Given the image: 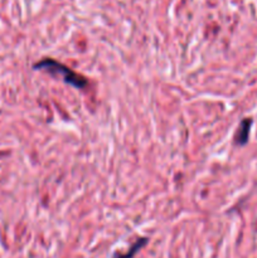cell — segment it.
Wrapping results in <instances>:
<instances>
[{
	"mask_svg": "<svg viewBox=\"0 0 257 258\" xmlns=\"http://www.w3.org/2000/svg\"><path fill=\"white\" fill-rule=\"evenodd\" d=\"M146 243H148V238L138 239V241L130 247V249H128L127 252H125V253H116L115 256H113V258H134L135 257V254L138 253V252L140 251Z\"/></svg>",
	"mask_w": 257,
	"mask_h": 258,
	"instance_id": "cell-3",
	"label": "cell"
},
{
	"mask_svg": "<svg viewBox=\"0 0 257 258\" xmlns=\"http://www.w3.org/2000/svg\"><path fill=\"white\" fill-rule=\"evenodd\" d=\"M34 70L45 71V72H49L53 76H59L66 83L78 88V90H85L88 86V81L83 76L78 75L75 71L70 70L68 67L63 66L62 63L57 62L52 58H44L40 62L35 63Z\"/></svg>",
	"mask_w": 257,
	"mask_h": 258,
	"instance_id": "cell-1",
	"label": "cell"
},
{
	"mask_svg": "<svg viewBox=\"0 0 257 258\" xmlns=\"http://www.w3.org/2000/svg\"><path fill=\"white\" fill-rule=\"evenodd\" d=\"M252 118H243L239 123L238 131L236 134V138H234V141H236L237 145L243 146L248 143V138H249V131H251V126H252Z\"/></svg>",
	"mask_w": 257,
	"mask_h": 258,
	"instance_id": "cell-2",
	"label": "cell"
}]
</instances>
